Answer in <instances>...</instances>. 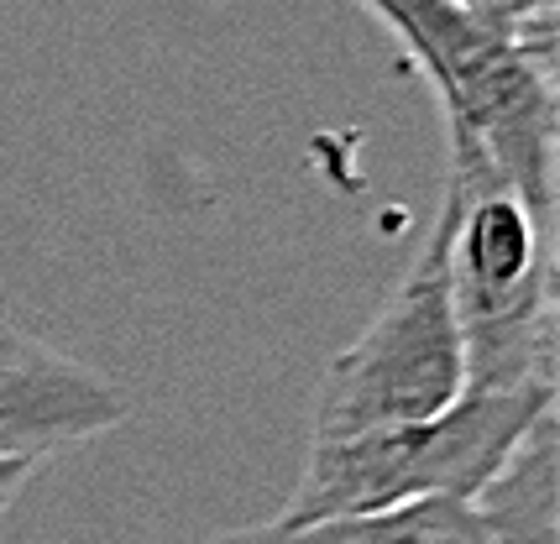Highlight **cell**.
Instances as JSON below:
<instances>
[{
  "mask_svg": "<svg viewBox=\"0 0 560 544\" xmlns=\"http://www.w3.org/2000/svg\"><path fill=\"white\" fill-rule=\"evenodd\" d=\"M430 79L445 116V194H518L556 221V74L466 11L462 0H362Z\"/></svg>",
  "mask_w": 560,
  "mask_h": 544,
  "instance_id": "6da1fadb",
  "label": "cell"
},
{
  "mask_svg": "<svg viewBox=\"0 0 560 544\" xmlns=\"http://www.w3.org/2000/svg\"><path fill=\"white\" fill-rule=\"evenodd\" d=\"M545 409H556V388L462 393L440 419L310 440L304 471L278 523L377 513V508H404L430 497L471 502Z\"/></svg>",
  "mask_w": 560,
  "mask_h": 544,
  "instance_id": "7a4b0ae2",
  "label": "cell"
},
{
  "mask_svg": "<svg viewBox=\"0 0 560 544\" xmlns=\"http://www.w3.org/2000/svg\"><path fill=\"white\" fill-rule=\"evenodd\" d=\"M445 204L466 393L556 388V221L518 194Z\"/></svg>",
  "mask_w": 560,
  "mask_h": 544,
  "instance_id": "3957f363",
  "label": "cell"
},
{
  "mask_svg": "<svg viewBox=\"0 0 560 544\" xmlns=\"http://www.w3.org/2000/svg\"><path fill=\"white\" fill-rule=\"evenodd\" d=\"M462 393L466 356L451 304V204H440L435 230L419 247L415 268L404 272V283L362 335L325 367L315 440L440 419Z\"/></svg>",
  "mask_w": 560,
  "mask_h": 544,
  "instance_id": "277c9868",
  "label": "cell"
},
{
  "mask_svg": "<svg viewBox=\"0 0 560 544\" xmlns=\"http://www.w3.org/2000/svg\"><path fill=\"white\" fill-rule=\"evenodd\" d=\"M131 398L95 367L0 320V461H43L126 424Z\"/></svg>",
  "mask_w": 560,
  "mask_h": 544,
  "instance_id": "5b68a950",
  "label": "cell"
},
{
  "mask_svg": "<svg viewBox=\"0 0 560 544\" xmlns=\"http://www.w3.org/2000/svg\"><path fill=\"white\" fill-rule=\"evenodd\" d=\"M560 446L556 409H545L509 461L492 471V482L471 497V513L482 519L492 544H560Z\"/></svg>",
  "mask_w": 560,
  "mask_h": 544,
  "instance_id": "8992f818",
  "label": "cell"
},
{
  "mask_svg": "<svg viewBox=\"0 0 560 544\" xmlns=\"http://www.w3.org/2000/svg\"><path fill=\"white\" fill-rule=\"evenodd\" d=\"M205 544H492L471 502L430 497V502H404V508H377V513H346V519L319 523H257V529H231Z\"/></svg>",
  "mask_w": 560,
  "mask_h": 544,
  "instance_id": "52a82bcc",
  "label": "cell"
},
{
  "mask_svg": "<svg viewBox=\"0 0 560 544\" xmlns=\"http://www.w3.org/2000/svg\"><path fill=\"white\" fill-rule=\"evenodd\" d=\"M466 11L477 16V22L488 26V32H498V37H518L524 26L545 22V16H556V0H462Z\"/></svg>",
  "mask_w": 560,
  "mask_h": 544,
  "instance_id": "ba28073f",
  "label": "cell"
},
{
  "mask_svg": "<svg viewBox=\"0 0 560 544\" xmlns=\"http://www.w3.org/2000/svg\"><path fill=\"white\" fill-rule=\"evenodd\" d=\"M37 471V461H0V519L11 513V502L22 497L26 487V476Z\"/></svg>",
  "mask_w": 560,
  "mask_h": 544,
  "instance_id": "9c48e42d",
  "label": "cell"
}]
</instances>
